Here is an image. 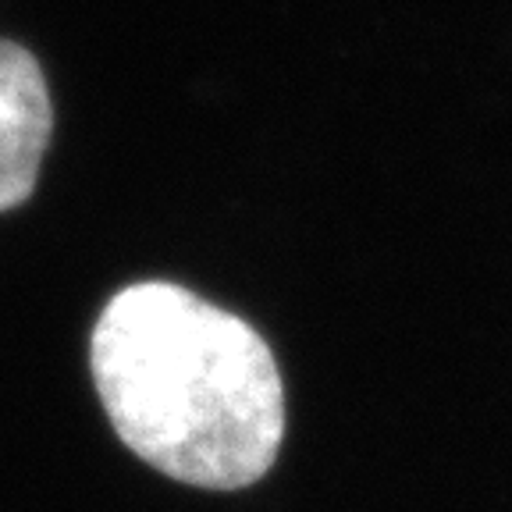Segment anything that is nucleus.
<instances>
[{"mask_svg":"<svg viewBox=\"0 0 512 512\" xmlns=\"http://www.w3.org/2000/svg\"><path fill=\"white\" fill-rule=\"evenodd\" d=\"M50 128L54 107L40 64L25 47L0 40V214L32 196Z\"/></svg>","mask_w":512,"mask_h":512,"instance_id":"obj_2","label":"nucleus"},{"mask_svg":"<svg viewBox=\"0 0 512 512\" xmlns=\"http://www.w3.org/2000/svg\"><path fill=\"white\" fill-rule=\"evenodd\" d=\"M93 381L118 438L182 484L246 488L285 438L267 342L182 285L143 281L107 303L93 331Z\"/></svg>","mask_w":512,"mask_h":512,"instance_id":"obj_1","label":"nucleus"}]
</instances>
